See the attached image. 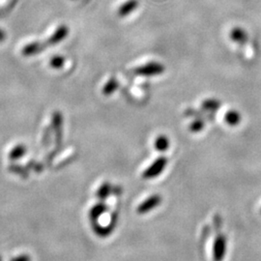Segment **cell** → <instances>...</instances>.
Here are the masks:
<instances>
[{
    "mask_svg": "<svg viewBox=\"0 0 261 261\" xmlns=\"http://www.w3.org/2000/svg\"><path fill=\"white\" fill-rule=\"evenodd\" d=\"M26 150L27 148L23 144H18L15 147L12 148V150L9 153V158L12 161H17L20 160L21 158L24 156L26 154Z\"/></svg>",
    "mask_w": 261,
    "mask_h": 261,
    "instance_id": "9a60e30c",
    "label": "cell"
},
{
    "mask_svg": "<svg viewBox=\"0 0 261 261\" xmlns=\"http://www.w3.org/2000/svg\"><path fill=\"white\" fill-rule=\"evenodd\" d=\"M165 71L166 67L162 63L152 61L137 67L135 70V73L141 77H156L162 74Z\"/></svg>",
    "mask_w": 261,
    "mask_h": 261,
    "instance_id": "7a4b0ae2",
    "label": "cell"
},
{
    "mask_svg": "<svg viewBox=\"0 0 261 261\" xmlns=\"http://www.w3.org/2000/svg\"><path fill=\"white\" fill-rule=\"evenodd\" d=\"M230 39L232 42L236 43L240 46H243L248 42V33L245 31V29H243L242 27L236 26L234 28L231 29L230 33Z\"/></svg>",
    "mask_w": 261,
    "mask_h": 261,
    "instance_id": "52a82bcc",
    "label": "cell"
},
{
    "mask_svg": "<svg viewBox=\"0 0 261 261\" xmlns=\"http://www.w3.org/2000/svg\"><path fill=\"white\" fill-rule=\"evenodd\" d=\"M113 191H114V188H113L111 184L106 181V182H104L99 187L97 193H96V196H97V198H98L99 200L104 201V200H105L110 196Z\"/></svg>",
    "mask_w": 261,
    "mask_h": 261,
    "instance_id": "8fae6325",
    "label": "cell"
},
{
    "mask_svg": "<svg viewBox=\"0 0 261 261\" xmlns=\"http://www.w3.org/2000/svg\"><path fill=\"white\" fill-rule=\"evenodd\" d=\"M167 165V158L159 157L143 171L142 177L144 179H153V178L158 177L166 169Z\"/></svg>",
    "mask_w": 261,
    "mask_h": 261,
    "instance_id": "3957f363",
    "label": "cell"
},
{
    "mask_svg": "<svg viewBox=\"0 0 261 261\" xmlns=\"http://www.w3.org/2000/svg\"><path fill=\"white\" fill-rule=\"evenodd\" d=\"M220 102H219V100H217V99H213V98H211V99H206V100H204L202 103H201V107H202V109L204 110V111H208V113H215V111H217L218 109H219V107H220Z\"/></svg>",
    "mask_w": 261,
    "mask_h": 261,
    "instance_id": "7c38bea8",
    "label": "cell"
},
{
    "mask_svg": "<svg viewBox=\"0 0 261 261\" xmlns=\"http://www.w3.org/2000/svg\"><path fill=\"white\" fill-rule=\"evenodd\" d=\"M154 147L159 152H165L167 151L169 147V139L165 135H160L157 136L155 141H154Z\"/></svg>",
    "mask_w": 261,
    "mask_h": 261,
    "instance_id": "5bb4252c",
    "label": "cell"
},
{
    "mask_svg": "<svg viewBox=\"0 0 261 261\" xmlns=\"http://www.w3.org/2000/svg\"><path fill=\"white\" fill-rule=\"evenodd\" d=\"M117 219H118V215L116 213H114L113 217H111V221L107 226H105V227L101 226L98 221L91 222L92 229H93L95 234L98 237H100V238H106V237H108L114 232V230H115V227L117 225Z\"/></svg>",
    "mask_w": 261,
    "mask_h": 261,
    "instance_id": "5b68a950",
    "label": "cell"
},
{
    "mask_svg": "<svg viewBox=\"0 0 261 261\" xmlns=\"http://www.w3.org/2000/svg\"><path fill=\"white\" fill-rule=\"evenodd\" d=\"M204 126H205L204 119L198 117L190 124V131L193 133H199L204 129Z\"/></svg>",
    "mask_w": 261,
    "mask_h": 261,
    "instance_id": "e0dca14e",
    "label": "cell"
},
{
    "mask_svg": "<svg viewBox=\"0 0 261 261\" xmlns=\"http://www.w3.org/2000/svg\"><path fill=\"white\" fill-rule=\"evenodd\" d=\"M0 261H3V258H2V256L0 255Z\"/></svg>",
    "mask_w": 261,
    "mask_h": 261,
    "instance_id": "44dd1931",
    "label": "cell"
},
{
    "mask_svg": "<svg viewBox=\"0 0 261 261\" xmlns=\"http://www.w3.org/2000/svg\"><path fill=\"white\" fill-rule=\"evenodd\" d=\"M119 87V83L117 82V80L115 78H111L107 81V83L104 84V87H103V90H102V93L104 96H108V95L114 94L115 91L118 89Z\"/></svg>",
    "mask_w": 261,
    "mask_h": 261,
    "instance_id": "2e32d148",
    "label": "cell"
},
{
    "mask_svg": "<svg viewBox=\"0 0 261 261\" xmlns=\"http://www.w3.org/2000/svg\"><path fill=\"white\" fill-rule=\"evenodd\" d=\"M6 39V34L2 29H0V42H3Z\"/></svg>",
    "mask_w": 261,
    "mask_h": 261,
    "instance_id": "ffe728a7",
    "label": "cell"
},
{
    "mask_svg": "<svg viewBox=\"0 0 261 261\" xmlns=\"http://www.w3.org/2000/svg\"><path fill=\"white\" fill-rule=\"evenodd\" d=\"M64 64H65V58L63 56H60V55L53 56L51 59V61H50L51 67L53 69H56V70L61 69L64 66Z\"/></svg>",
    "mask_w": 261,
    "mask_h": 261,
    "instance_id": "ac0fdd59",
    "label": "cell"
},
{
    "mask_svg": "<svg viewBox=\"0 0 261 261\" xmlns=\"http://www.w3.org/2000/svg\"><path fill=\"white\" fill-rule=\"evenodd\" d=\"M69 34V28L67 25L63 24L58 26V28L52 33V35L44 42H33L24 46L21 50V53L23 56H32L36 55L40 52H44V50L48 47H52L58 45L67 38Z\"/></svg>",
    "mask_w": 261,
    "mask_h": 261,
    "instance_id": "6da1fadb",
    "label": "cell"
},
{
    "mask_svg": "<svg viewBox=\"0 0 261 261\" xmlns=\"http://www.w3.org/2000/svg\"><path fill=\"white\" fill-rule=\"evenodd\" d=\"M10 261H31V257H30L29 254L22 253V254L17 255V256H14Z\"/></svg>",
    "mask_w": 261,
    "mask_h": 261,
    "instance_id": "d6986e66",
    "label": "cell"
},
{
    "mask_svg": "<svg viewBox=\"0 0 261 261\" xmlns=\"http://www.w3.org/2000/svg\"><path fill=\"white\" fill-rule=\"evenodd\" d=\"M225 122L230 126H237L241 122V115L235 109H230L223 116Z\"/></svg>",
    "mask_w": 261,
    "mask_h": 261,
    "instance_id": "4fadbf2b",
    "label": "cell"
},
{
    "mask_svg": "<svg viewBox=\"0 0 261 261\" xmlns=\"http://www.w3.org/2000/svg\"><path fill=\"white\" fill-rule=\"evenodd\" d=\"M162 197L160 195H152L149 198H147L145 200H143L138 207L136 208V212L139 215H145L147 213H149L150 211L157 208L158 206H160V204L162 203Z\"/></svg>",
    "mask_w": 261,
    "mask_h": 261,
    "instance_id": "8992f818",
    "label": "cell"
},
{
    "mask_svg": "<svg viewBox=\"0 0 261 261\" xmlns=\"http://www.w3.org/2000/svg\"><path fill=\"white\" fill-rule=\"evenodd\" d=\"M228 249V238L225 234L217 235L213 245V260L222 261Z\"/></svg>",
    "mask_w": 261,
    "mask_h": 261,
    "instance_id": "277c9868",
    "label": "cell"
},
{
    "mask_svg": "<svg viewBox=\"0 0 261 261\" xmlns=\"http://www.w3.org/2000/svg\"><path fill=\"white\" fill-rule=\"evenodd\" d=\"M106 211H107V206L103 201L95 204L94 206L89 211V219L91 220V222L98 221L99 218L102 215H104Z\"/></svg>",
    "mask_w": 261,
    "mask_h": 261,
    "instance_id": "30bf717a",
    "label": "cell"
},
{
    "mask_svg": "<svg viewBox=\"0 0 261 261\" xmlns=\"http://www.w3.org/2000/svg\"><path fill=\"white\" fill-rule=\"evenodd\" d=\"M62 115L59 111H54L52 115V127L55 132V135H56L55 136H56L58 142H60V140L62 138Z\"/></svg>",
    "mask_w": 261,
    "mask_h": 261,
    "instance_id": "ba28073f",
    "label": "cell"
},
{
    "mask_svg": "<svg viewBox=\"0 0 261 261\" xmlns=\"http://www.w3.org/2000/svg\"><path fill=\"white\" fill-rule=\"evenodd\" d=\"M137 7H138L137 0H128L118 8V15L120 17L124 18V17L131 15L134 11H136Z\"/></svg>",
    "mask_w": 261,
    "mask_h": 261,
    "instance_id": "9c48e42d",
    "label": "cell"
}]
</instances>
